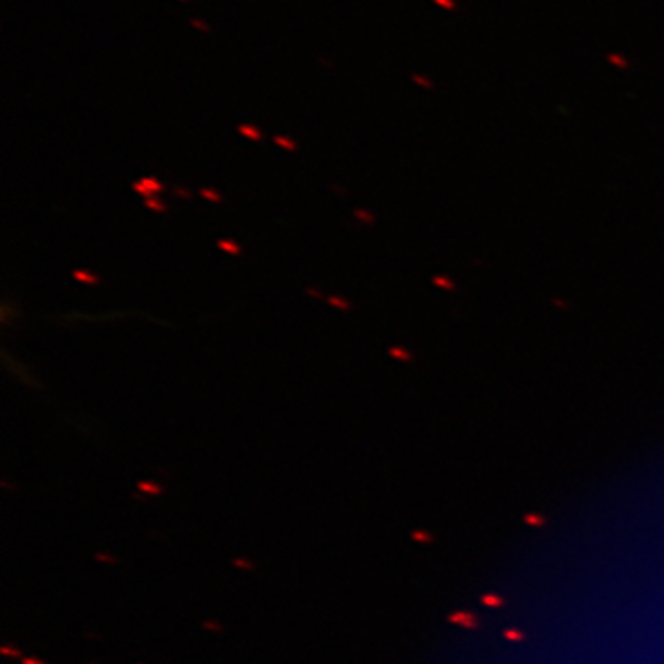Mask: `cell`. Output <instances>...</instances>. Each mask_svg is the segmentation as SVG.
I'll return each mask as SVG.
<instances>
[{"label": "cell", "instance_id": "cell-1", "mask_svg": "<svg viewBox=\"0 0 664 664\" xmlns=\"http://www.w3.org/2000/svg\"><path fill=\"white\" fill-rule=\"evenodd\" d=\"M238 133L240 135H244V137H248V138H253V140H261L262 138V133L255 126H248V124H242V126H238Z\"/></svg>", "mask_w": 664, "mask_h": 664}, {"label": "cell", "instance_id": "cell-2", "mask_svg": "<svg viewBox=\"0 0 664 664\" xmlns=\"http://www.w3.org/2000/svg\"><path fill=\"white\" fill-rule=\"evenodd\" d=\"M273 142L275 144H279V146H282L284 150H288V151H295V142L293 140H290V138H286V137H273Z\"/></svg>", "mask_w": 664, "mask_h": 664}, {"label": "cell", "instance_id": "cell-3", "mask_svg": "<svg viewBox=\"0 0 664 664\" xmlns=\"http://www.w3.org/2000/svg\"><path fill=\"white\" fill-rule=\"evenodd\" d=\"M218 246H220L221 249H225V251H229V253H238V251H240V248H238L236 244H233V242H227V240L218 242Z\"/></svg>", "mask_w": 664, "mask_h": 664}, {"label": "cell", "instance_id": "cell-4", "mask_svg": "<svg viewBox=\"0 0 664 664\" xmlns=\"http://www.w3.org/2000/svg\"><path fill=\"white\" fill-rule=\"evenodd\" d=\"M190 26H194L196 30H199V32H203V33L210 32L208 24H205V22H203V20H199V19H190Z\"/></svg>", "mask_w": 664, "mask_h": 664}, {"label": "cell", "instance_id": "cell-5", "mask_svg": "<svg viewBox=\"0 0 664 664\" xmlns=\"http://www.w3.org/2000/svg\"><path fill=\"white\" fill-rule=\"evenodd\" d=\"M74 277L83 282H96V277H92L91 273H83V271H74Z\"/></svg>", "mask_w": 664, "mask_h": 664}, {"label": "cell", "instance_id": "cell-6", "mask_svg": "<svg viewBox=\"0 0 664 664\" xmlns=\"http://www.w3.org/2000/svg\"><path fill=\"white\" fill-rule=\"evenodd\" d=\"M201 194L205 196V198H210V199H214V201H220L221 198L218 194H212V190H201Z\"/></svg>", "mask_w": 664, "mask_h": 664}, {"label": "cell", "instance_id": "cell-7", "mask_svg": "<svg viewBox=\"0 0 664 664\" xmlns=\"http://www.w3.org/2000/svg\"><path fill=\"white\" fill-rule=\"evenodd\" d=\"M329 303H332V305H336V306H341V308H347L345 303H343L341 299H336V297H329Z\"/></svg>", "mask_w": 664, "mask_h": 664}, {"label": "cell", "instance_id": "cell-8", "mask_svg": "<svg viewBox=\"0 0 664 664\" xmlns=\"http://www.w3.org/2000/svg\"><path fill=\"white\" fill-rule=\"evenodd\" d=\"M146 205H148V207H151V208H155V210H163V208H164V207H161L159 203L151 201V199H148V201H146Z\"/></svg>", "mask_w": 664, "mask_h": 664}, {"label": "cell", "instance_id": "cell-9", "mask_svg": "<svg viewBox=\"0 0 664 664\" xmlns=\"http://www.w3.org/2000/svg\"><path fill=\"white\" fill-rule=\"evenodd\" d=\"M181 2H187V0H181Z\"/></svg>", "mask_w": 664, "mask_h": 664}]
</instances>
